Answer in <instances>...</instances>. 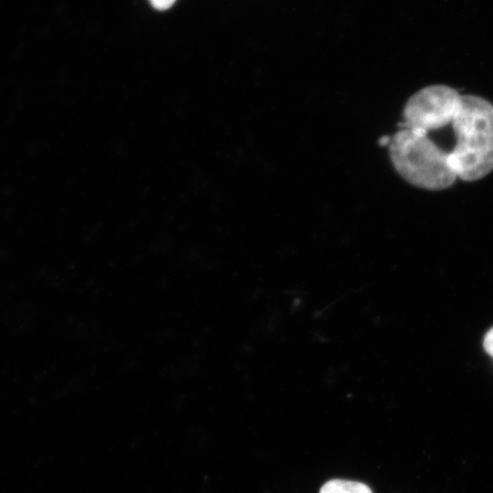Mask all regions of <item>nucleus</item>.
I'll list each match as a JSON object with an SVG mask.
<instances>
[{"label": "nucleus", "mask_w": 493, "mask_h": 493, "mask_svg": "<svg viewBox=\"0 0 493 493\" xmlns=\"http://www.w3.org/2000/svg\"><path fill=\"white\" fill-rule=\"evenodd\" d=\"M402 116L388 152L411 185L441 191L493 171V104L487 99L432 84L407 100Z\"/></svg>", "instance_id": "nucleus-1"}, {"label": "nucleus", "mask_w": 493, "mask_h": 493, "mask_svg": "<svg viewBox=\"0 0 493 493\" xmlns=\"http://www.w3.org/2000/svg\"><path fill=\"white\" fill-rule=\"evenodd\" d=\"M319 493H372L364 483L345 479H331L326 482Z\"/></svg>", "instance_id": "nucleus-2"}, {"label": "nucleus", "mask_w": 493, "mask_h": 493, "mask_svg": "<svg viewBox=\"0 0 493 493\" xmlns=\"http://www.w3.org/2000/svg\"><path fill=\"white\" fill-rule=\"evenodd\" d=\"M151 5L157 10L164 11L169 9L176 0H149Z\"/></svg>", "instance_id": "nucleus-3"}, {"label": "nucleus", "mask_w": 493, "mask_h": 493, "mask_svg": "<svg viewBox=\"0 0 493 493\" xmlns=\"http://www.w3.org/2000/svg\"><path fill=\"white\" fill-rule=\"evenodd\" d=\"M484 348L488 354L493 356V328L488 330L485 337Z\"/></svg>", "instance_id": "nucleus-4"}]
</instances>
